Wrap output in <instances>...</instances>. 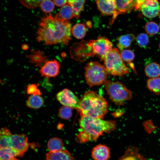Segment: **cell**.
I'll return each instance as SVG.
<instances>
[{"label":"cell","mask_w":160,"mask_h":160,"mask_svg":"<svg viewBox=\"0 0 160 160\" xmlns=\"http://www.w3.org/2000/svg\"><path fill=\"white\" fill-rule=\"evenodd\" d=\"M36 33V39L46 45L63 43L67 45L71 40V25L59 14H49L41 17Z\"/></svg>","instance_id":"cell-1"},{"label":"cell","mask_w":160,"mask_h":160,"mask_svg":"<svg viewBox=\"0 0 160 160\" xmlns=\"http://www.w3.org/2000/svg\"><path fill=\"white\" fill-rule=\"evenodd\" d=\"M80 129L76 137L77 142L84 143L95 141L104 132L108 133L115 130L116 123L113 120H104L81 116L79 120Z\"/></svg>","instance_id":"cell-2"},{"label":"cell","mask_w":160,"mask_h":160,"mask_svg":"<svg viewBox=\"0 0 160 160\" xmlns=\"http://www.w3.org/2000/svg\"><path fill=\"white\" fill-rule=\"evenodd\" d=\"M80 107L81 116L103 119L108 112V105L102 96L95 92L89 91L81 99Z\"/></svg>","instance_id":"cell-3"},{"label":"cell","mask_w":160,"mask_h":160,"mask_svg":"<svg viewBox=\"0 0 160 160\" xmlns=\"http://www.w3.org/2000/svg\"><path fill=\"white\" fill-rule=\"evenodd\" d=\"M108 72L115 76H123L129 73V69L121 58L118 49L113 48L103 60Z\"/></svg>","instance_id":"cell-4"},{"label":"cell","mask_w":160,"mask_h":160,"mask_svg":"<svg viewBox=\"0 0 160 160\" xmlns=\"http://www.w3.org/2000/svg\"><path fill=\"white\" fill-rule=\"evenodd\" d=\"M104 85L109 98L116 105H123L132 97L131 91L119 81L107 80Z\"/></svg>","instance_id":"cell-5"},{"label":"cell","mask_w":160,"mask_h":160,"mask_svg":"<svg viewBox=\"0 0 160 160\" xmlns=\"http://www.w3.org/2000/svg\"><path fill=\"white\" fill-rule=\"evenodd\" d=\"M85 70V79L90 87L104 84L107 81L108 73L105 66L98 62L90 61Z\"/></svg>","instance_id":"cell-6"},{"label":"cell","mask_w":160,"mask_h":160,"mask_svg":"<svg viewBox=\"0 0 160 160\" xmlns=\"http://www.w3.org/2000/svg\"><path fill=\"white\" fill-rule=\"evenodd\" d=\"M87 45L93 55H96L101 61L104 60L108 53L113 49V44L104 36L98 37L97 39L89 41Z\"/></svg>","instance_id":"cell-7"},{"label":"cell","mask_w":160,"mask_h":160,"mask_svg":"<svg viewBox=\"0 0 160 160\" xmlns=\"http://www.w3.org/2000/svg\"><path fill=\"white\" fill-rule=\"evenodd\" d=\"M57 100L64 106L78 109L80 108V100L70 90L65 89L56 95Z\"/></svg>","instance_id":"cell-8"},{"label":"cell","mask_w":160,"mask_h":160,"mask_svg":"<svg viewBox=\"0 0 160 160\" xmlns=\"http://www.w3.org/2000/svg\"><path fill=\"white\" fill-rule=\"evenodd\" d=\"M11 140V148L17 153L18 156H22L29 147L26 135L23 134L12 135Z\"/></svg>","instance_id":"cell-9"},{"label":"cell","mask_w":160,"mask_h":160,"mask_svg":"<svg viewBox=\"0 0 160 160\" xmlns=\"http://www.w3.org/2000/svg\"><path fill=\"white\" fill-rule=\"evenodd\" d=\"M115 11L113 15L110 24L111 25L119 14L130 12L135 7L136 0H114Z\"/></svg>","instance_id":"cell-10"},{"label":"cell","mask_w":160,"mask_h":160,"mask_svg":"<svg viewBox=\"0 0 160 160\" xmlns=\"http://www.w3.org/2000/svg\"><path fill=\"white\" fill-rule=\"evenodd\" d=\"M140 10L145 17L153 18L159 15L160 4L157 0H145Z\"/></svg>","instance_id":"cell-11"},{"label":"cell","mask_w":160,"mask_h":160,"mask_svg":"<svg viewBox=\"0 0 160 160\" xmlns=\"http://www.w3.org/2000/svg\"><path fill=\"white\" fill-rule=\"evenodd\" d=\"M60 65L59 63L56 60L48 61L41 67L39 72L42 76L55 77L60 73Z\"/></svg>","instance_id":"cell-12"},{"label":"cell","mask_w":160,"mask_h":160,"mask_svg":"<svg viewBox=\"0 0 160 160\" xmlns=\"http://www.w3.org/2000/svg\"><path fill=\"white\" fill-rule=\"evenodd\" d=\"M91 156L94 160H108L110 157V148L104 145H98L93 148Z\"/></svg>","instance_id":"cell-13"},{"label":"cell","mask_w":160,"mask_h":160,"mask_svg":"<svg viewBox=\"0 0 160 160\" xmlns=\"http://www.w3.org/2000/svg\"><path fill=\"white\" fill-rule=\"evenodd\" d=\"M117 160H147L141 154L138 148L134 146H129L124 154Z\"/></svg>","instance_id":"cell-14"},{"label":"cell","mask_w":160,"mask_h":160,"mask_svg":"<svg viewBox=\"0 0 160 160\" xmlns=\"http://www.w3.org/2000/svg\"><path fill=\"white\" fill-rule=\"evenodd\" d=\"M98 9L104 15H113L115 11L114 1L99 0L96 1Z\"/></svg>","instance_id":"cell-15"},{"label":"cell","mask_w":160,"mask_h":160,"mask_svg":"<svg viewBox=\"0 0 160 160\" xmlns=\"http://www.w3.org/2000/svg\"><path fill=\"white\" fill-rule=\"evenodd\" d=\"M46 160H75V159L64 148L59 151H49L46 154Z\"/></svg>","instance_id":"cell-16"},{"label":"cell","mask_w":160,"mask_h":160,"mask_svg":"<svg viewBox=\"0 0 160 160\" xmlns=\"http://www.w3.org/2000/svg\"><path fill=\"white\" fill-rule=\"evenodd\" d=\"M12 135L7 128H1L0 130V148H11Z\"/></svg>","instance_id":"cell-17"},{"label":"cell","mask_w":160,"mask_h":160,"mask_svg":"<svg viewBox=\"0 0 160 160\" xmlns=\"http://www.w3.org/2000/svg\"><path fill=\"white\" fill-rule=\"evenodd\" d=\"M146 75L150 78L159 77L160 76V65L158 63L152 62L148 64L145 68Z\"/></svg>","instance_id":"cell-18"},{"label":"cell","mask_w":160,"mask_h":160,"mask_svg":"<svg viewBox=\"0 0 160 160\" xmlns=\"http://www.w3.org/2000/svg\"><path fill=\"white\" fill-rule=\"evenodd\" d=\"M135 36L132 34H128L119 36L118 38L117 47L119 50H122L129 47L135 40Z\"/></svg>","instance_id":"cell-19"},{"label":"cell","mask_w":160,"mask_h":160,"mask_svg":"<svg viewBox=\"0 0 160 160\" xmlns=\"http://www.w3.org/2000/svg\"><path fill=\"white\" fill-rule=\"evenodd\" d=\"M85 3V1L84 0H68L67 3L72 8L74 17L76 18L79 17L80 13L84 8Z\"/></svg>","instance_id":"cell-20"},{"label":"cell","mask_w":160,"mask_h":160,"mask_svg":"<svg viewBox=\"0 0 160 160\" xmlns=\"http://www.w3.org/2000/svg\"><path fill=\"white\" fill-rule=\"evenodd\" d=\"M147 88L156 95L160 94V77L150 78L147 81Z\"/></svg>","instance_id":"cell-21"},{"label":"cell","mask_w":160,"mask_h":160,"mask_svg":"<svg viewBox=\"0 0 160 160\" xmlns=\"http://www.w3.org/2000/svg\"><path fill=\"white\" fill-rule=\"evenodd\" d=\"M44 100L40 96L37 95H31L27 101V106L31 108L38 109L43 105Z\"/></svg>","instance_id":"cell-22"},{"label":"cell","mask_w":160,"mask_h":160,"mask_svg":"<svg viewBox=\"0 0 160 160\" xmlns=\"http://www.w3.org/2000/svg\"><path fill=\"white\" fill-rule=\"evenodd\" d=\"M17 153L12 148H0V160H19Z\"/></svg>","instance_id":"cell-23"},{"label":"cell","mask_w":160,"mask_h":160,"mask_svg":"<svg viewBox=\"0 0 160 160\" xmlns=\"http://www.w3.org/2000/svg\"><path fill=\"white\" fill-rule=\"evenodd\" d=\"M47 148L49 151H59L64 149L63 141L57 137H53L49 140L47 143Z\"/></svg>","instance_id":"cell-24"},{"label":"cell","mask_w":160,"mask_h":160,"mask_svg":"<svg viewBox=\"0 0 160 160\" xmlns=\"http://www.w3.org/2000/svg\"><path fill=\"white\" fill-rule=\"evenodd\" d=\"M120 55L123 61L127 63L134 71L136 73L134 64L132 62L135 57V54L133 52L129 49H123L121 51Z\"/></svg>","instance_id":"cell-25"},{"label":"cell","mask_w":160,"mask_h":160,"mask_svg":"<svg viewBox=\"0 0 160 160\" xmlns=\"http://www.w3.org/2000/svg\"><path fill=\"white\" fill-rule=\"evenodd\" d=\"M86 28L82 23H77L74 25L72 29V33L74 37L78 39H81L85 36Z\"/></svg>","instance_id":"cell-26"},{"label":"cell","mask_w":160,"mask_h":160,"mask_svg":"<svg viewBox=\"0 0 160 160\" xmlns=\"http://www.w3.org/2000/svg\"><path fill=\"white\" fill-rule=\"evenodd\" d=\"M59 14L62 18L66 20L72 18L73 17V10L68 4L65 5L60 8Z\"/></svg>","instance_id":"cell-27"},{"label":"cell","mask_w":160,"mask_h":160,"mask_svg":"<svg viewBox=\"0 0 160 160\" xmlns=\"http://www.w3.org/2000/svg\"><path fill=\"white\" fill-rule=\"evenodd\" d=\"M145 29L146 33L151 36L157 34L159 31V25L156 22L151 21L145 25Z\"/></svg>","instance_id":"cell-28"},{"label":"cell","mask_w":160,"mask_h":160,"mask_svg":"<svg viewBox=\"0 0 160 160\" xmlns=\"http://www.w3.org/2000/svg\"><path fill=\"white\" fill-rule=\"evenodd\" d=\"M72 108L66 106L61 107L59 111V116L63 119L67 120L69 119L72 115Z\"/></svg>","instance_id":"cell-29"},{"label":"cell","mask_w":160,"mask_h":160,"mask_svg":"<svg viewBox=\"0 0 160 160\" xmlns=\"http://www.w3.org/2000/svg\"><path fill=\"white\" fill-rule=\"evenodd\" d=\"M40 7L44 12L49 13L54 9L55 5L53 1L51 0H42L40 5Z\"/></svg>","instance_id":"cell-30"},{"label":"cell","mask_w":160,"mask_h":160,"mask_svg":"<svg viewBox=\"0 0 160 160\" xmlns=\"http://www.w3.org/2000/svg\"><path fill=\"white\" fill-rule=\"evenodd\" d=\"M136 41L139 46L144 47L148 45L149 39L148 36L146 34L142 33L137 36L136 38Z\"/></svg>","instance_id":"cell-31"},{"label":"cell","mask_w":160,"mask_h":160,"mask_svg":"<svg viewBox=\"0 0 160 160\" xmlns=\"http://www.w3.org/2000/svg\"><path fill=\"white\" fill-rule=\"evenodd\" d=\"M42 0H20L21 4L29 9H34L40 6Z\"/></svg>","instance_id":"cell-32"},{"label":"cell","mask_w":160,"mask_h":160,"mask_svg":"<svg viewBox=\"0 0 160 160\" xmlns=\"http://www.w3.org/2000/svg\"><path fill=\"white\" fill-rule=\"evenodd\" d=\"M143 125L145 131L148 134H151L157 130V127L154 125L151 120L144 121Z\"/></svg>","instance_id":"cell-33"},{"label":"cell","mask_w":160,"mask_h":160,"mask_svg":"<svg viewBox=\"0 0 160 160\" xmlns=\"http://www.w3.org/2000/svg\"><path fill=\"white\" fill-rule=\"evenodd\" d=\"M27 92L32 95H40L41 92L40 90L37 88L35 84H32L30 85L27 88Z\"/></svg>","instance_id":"cell-34"},{"label":"cell","mask_w":160,"mask_h":160,"mask_svg":"<svg viewBox=\"0 0 160 160\" xmlns=\"http://www.w3.org/2000/svg\"><path fill=\"white\" fill-rule=\"evenodd\" d=\"M68 0H53L54 3L58 7L63 6L68 3Z\"/></svg>","instance_id":"cell-35"},{"label":"cell","mask_w":160,"mask_h":160,"mask_svg":"<svg viewBox=\"0 0 160 160\" xmlns=\"http://www.w3.org/2000/svg\"><path fill=\"white\" fill-rule=\"evenodd\" d=\"M145 0H136L135 10H140L141 7Z\"/></svg>","instance_id":"cell-36"},{"label":"cell","mask_w":160,"mask_h":160,"mask_svg":"<svg viewBox=\"0 0 160 160\" xmlns=\"http://www.w3.org/2000/svg\"><path fill=\"white\" fill-rule=\"evenodd\" d=\"M124 113V111H123L120 110H119V111H116L115 112V114H114V116L116 117H119L122 116L123 113Z\"/></svg>","instance_id":"cell-37"},{"label":"cell","mask_w":160,"mask_h":160,"mask_svg":"<svg viewBox=\"0 0 160 160\" xmlns=\"http://www.w3.org/2000/svg\"><path fill=\"white\" fill-rule=\"evenodd\" d=\"M159 49L160 50V42L159 44Z\"/></svg>","instance_id":"cell-38"},{"label":"cell","mask_w":160,"mask_h":160,"mask_svg":"<svg viewBox=\"0 0 160 160\" xmlns=\"http://www.w3.org/2000/svg\"></svg>","instance_id":"cell-39"}]
</instances>
